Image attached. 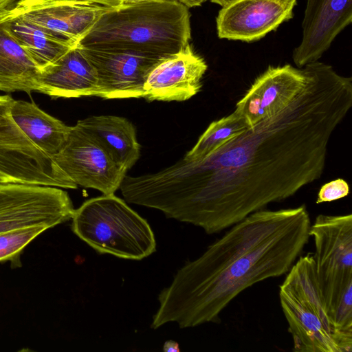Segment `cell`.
<instances>
[{
  "mask_svg": "<svg viewBox=\"0 0 352 352\" xmlns=\"http://www.w3.org/2000/svg\"><path fill=\"white\" fill-rule=\"evenodd\" d=\"M96 138L114 160L126 171L140 156V145L133 124L127 119L110 115L91 116L76 124Z\"/></svg>",
  "mask_w": 352,
  "mask_h": 352,
  "instance_id": "2e32d148",
  "label": "cell"
},
{
  "mask_svg": "<svg viewBox=\"0 0 352 352\" xmlns=\"http://www.w3.org/2000/svg\"><path fill=\"white\" fill-rule=\"evenodd\" d=\"M207 69L204 58L188 44L153 68L143 87V98L150 101L188 100L200 91Z\"/></svg>",
  "mask_w": 352,
  "mask_h": 352,
  "instance_id": "4fadbf2b",
  "label": "cell"
},
{
  "mask_svg": "<svg viewBox=\"0 0 352 352\" xmlns=\"http://www.w3.org/2000/svg\"><path fill=\"white\" fill-rule=\"evenodd\" d=\"M14 101L9 95H0V183L77 188L54 159L38 148L15 123L11 115Z\"/></svg>",
  "mask_w": 352,
  "mask_h": 352,
  "instance_id": "52a82bcc",
  "label": "cell"
},
{
  "mask_svg": "<svg viewBox=\"0 0 352 352\" xmlns=\"http://www.w3.org/2000/svg\"><path fill=\"white\" fill-rule=\"evenodd\" d=\"M351 22L352 0H307L302 41L292 53L296 67L318 61Z\"/></svg>",
  "mask_w": 352,
  "mask_h": 352,
  "instance_id": "5bb4252c",
  "label": "cell"
},
{
  "mask_svg": "<svg viewBox=\"0 0 352 352\" xmlns=\"http://www.w3.org/2000/svg\"><path fill=\"white\" fill-rule=\"evenodd\" d=\"M11 115L23 133L47 155L53 157L64 148L70 126L41 109L34 102L14 100Z\"/></svg>",
  "mask_w": 352,
  "mask_h": 352,
  "instance_id": "ac0fdd59",
  "label": "cell"
},
{
  "mask_svg": "<svg viewBox=\"0 0 352 352\" xmlns=\"http://www.w3.org/2000/svg\"><path fill=\"white\" fill-rule=\"evenodd\" d=\"M19 0H0V14L12 8Z\"/></svg>",
  "mask_w": 352,
  "mask_h": 352,
  "instance_id": "484cf974",
  "label": "cell"
},
{
  "mask_svg": "<svg viewBox=\"0 0 352 352\" xmlns=\"http://www.w3.org/2000/svg\"><path fill=\"white\" fill-rule=\"evenodd\" d=\"M11 35L25 50L41 72L77 44L7 12L0 14Z\"/></svg>",
  "mask_w": 352,
  "mask_h": 352,
  "instance_id": "e0dca14e",
  "label": "cell"
},
{
  "mask_svg": "<svg viewBox=\"0 0 352 352\" xmlns=\"http://www.w3.org/2000/svg\"><path fill=\"white\" fill-rule=\"evenodd\" d=\"M297 0H237L216 18L219 38L251 43L292 19Z\"/></svg>",
  "mask_w": 352,
  "mask_h": 352,
  "instance_id": "8fae6325",
  "label": "cell"
},
{
  "mask_svg": "<svg viewBox=\"0 0 352 352\" xmlns=\"http://www.w3.org/2000/svg\"><path fill=\"white\" fill-rule=\"evenodd\" d=\"M249 127L243 114L235 108L229 115L212 122L183 159L201 160Z\"/></svg>",
  "mask_w": 352,
  "mask_h": 352,
  "instance_id": "ffe728a7",
  "label": "cell"
},
{
  "mask_svg": "<svg viewBox=\"0 0 352 352\" xmlns=\"http://www.w3.org/2000/svg\"><path fill=\"white\" fill-rule=\"evenodd\" d=\"M163 351L165 352H179V344L174 340H167L163 346Z\"/></svg>",
  "mask_w": 352,
  "mask_h": 352,
  "instance_id": "d4e9b609",
  "label": "cell"
},
{
  "mask_svg": "<svg viewBox=\"0 0 352 352\" xmlns=\"http://www.w3.org/2000/svg\"><path fill=\"white\" fill-rule=\"evenodd\" d=\"M71 220L72 232L98 254L140 261L156 251L149 223L114 194L85 201Z\"/></svg>",
  "mask_w": 352,
  "mask_h": 352,
  "instance_id": "5b68a950",
  "label": "cell"
},
{
  "mask_svg": "<svg viewBox=\"0 0 352 352\" xmlns=\"http://www.w3.org/2000/svg\"><path fill=\"white\" fill-rule=\"evenodd\" d=\"M76 4H96L111 8H118L123 4V0H63Z\"/></svg>",
  "mask_w": 352,
  "mask_h": 352,
  "instance_id": "cb8c5ba5",
  "label": "cell"
},
{
  "mask_svg": "<svg viewBox=\"0 0 352 352\" xmlns=\"http://www.w3.org/2000/svg\"><path fill=\"white\" fill-rule=\"evenodd\" d=\"M40 74L30 56L0 19V91H37Z\"/></svg>",
  "mask_w": 352,
  "mask_h": 352,
  "instance_id": "d6986e66",
  "label": "cell"
},
{
  "mask_svg": "<svg viewBox=\"0 0 352 352\" xmlns=\"http://www.w3.org/2000/svg\"><path fill=\"white\" fill-rule=\"evenodd\" d=\"M279 287L280 306L296 352H351L337 330L318 282L314 254L300 256Z\"/></svg>",
  "mask_w": 352,
  "mask_h": 352,
  "instance_id": "277c9868",
  "label": "cell"
},
{
  "mask_svg": "<svg viewBox=\"0 0 352 352\" xmlns=\"http://www.w3.org/2000/svg\"><path fill=\"white\" fill-rule=\"evenodd\" d=\"M316 274L337 330L352 343V214H319L309 230Z\"/></svg>",
  "mask_w": 352,
  "mask_h": 352,
  "instance_id": "8992f818",
  "label": "cell"
},
{
  "mask_svg": "<svg viewBox=\"0 0 352 352\" xmlns=\"http://www.w3.org/2000/svg\"><path fill=\"white\" fill-rule=\"evenodd\" d=\"M186 6L187 8H193L201 6L208 0H176Z\"/></svg>",
  "mask_w": 352,
  "mask_h": 352,
  "instance_id": "4316f807",
  "label": "cell"
},
{
  "mask_svg": "<svg viewBox=\"0 0 352 352\" xmlns=\"http://www.w3.org/2000/svg\"><path fill=\"white\" fill-rule=\"evenodd\" d=\"M52 158L78 186L102 195L120 189L127 173L96 138L77 124L70 126L64 148Z\"/></svg>",
  "mask_w": 352,
  "mask_h": 352,
  "instance_id": "9c48e42d",
  "label": "cell"
},
{
  "mask_svg": "<svg viewBox=\"0 0 352 352\" xmlns=\"http://www.w3.org/2000/svg\"><path fill=\"white\" fill-rule=\"evenodd\" d=\"M154 0H123V4H134Z\"/></svg>",
  "mask_w": 352,
  "mask_h": 352,
  "instance_id": "f1b7e54d",
  "label": "cell"
},
{
  "mask_svg": "<svg viewBox=\"0 0 352 352\" xmlns=\"http://www.w3.org/2000/svg\"><path fill=\"white\" fill-rule=\"evenodd\" d=\"M311 225L304 204L250 214L177 270L158 295L151 327L219 322L223 310L245 289L289 272L309 241Z\"/></svg>",
  "mask_w": 352,
  "mask_h": 352,
  "instance_id": "7a4b0ae2",
  "label": "cell"
},
{
  "mask_svg": "<svg viewBox=\"0 0 352 352\" xmlns=\"http://www.w3.org/2000/svg\"><path fill=\"white\" fill-rule=\"evenodd\" d=\"M351 107V77L309 63L254 126L201 160L140 175L139 201L208 234L223 231L318 180Z\"/></svg>",
  "mask_w": 352,
  "mask_h": 352,
  "instance_id": "6da1fadb",
  "label": "cell"
},
{
  "mask_svg": "<svg viewBox=\"0 0 352 352\" xmlns=\"http://www.w3.org/2000/svg\"><path fill=\"white\" fill-rule=\"evenodd\" d=\"M74 212L61 188L0 183V233L35 226L50 229L71 220Z\"/></svg>",
  "mask_w": 352,
  "mask_h": 352,
  "instance_id": "ba28073f",
  "label": "cell"
},
{
  "mask_svg": "<svg viewBox=\"0 0 352 352\" xmlns=\"http://www.w3.org/2000/svg\"><path fill=\"white\" fill-rule=\"evenodd\" d=\"M237 0H210L211 2L218 4L221 7H225Z\"/></svg>",
  "mask_w": 352,
  "mask_h": 352,
  "instance_id": "83f0119b",
  "label": "cell"
},
{
  "mask_svg": "<svg viewBox=\"0 0 352 352\" xmlns=\"http://www.w3.org/2000/svg\"><path fill=\"white\" fill-rule=\"evenodd\" d=\"M190 38L188 8L176 0H154L110 8L78 45L163 58L181 50Z\"/></svg>",
  "mask_w": 352,
  "mask_h": 352,
  "instance_id": "3957f363",
  "label": "cell"
},
{
  "mask_svg": "<svg viewBox=\"0 0 352 352\" xmlns=\"http://www.w3.org/2000/svg\"><path fill=\"white\" fill-rule=\"evenodd\" d=\"M37 92L52 98L99 97L96 72L77 45L41 72Z\"/></svg>",
  "mask_w": 352,
  "mask_h": 352,
  "instance_id": "9a60e30c",
  "label": "cell"
},
{
  "mask_svg": "<svg viewBox=\"0 0 352 352\" xmlns=\"http://www.w3.org/2000/svg\"><path fill=\"white\" fill-rule=\"evenodd\" d=\"M349 193L348 183L338 178L322 186L318 193L316 204L336 201L346 197Z\"/></svg>",
  "mask_w": 352,
  "mask_h": 352,
  "instance_id": "603a6c76",
  "label": "cell"
},
{
  "mask_svg": "<svg viewBox=\"0 0 352 352\" xmlns=\"http://www.w3.org/2000/svg\"><path fill=\"white\" fill-rule=\"evenodd\" d=\"M78 46L96 72L99 97L104 99L143 98L146 79L162 59L131 52Z\"/></svg>",
  "mask_w": 352,
  "mask_h": 352,
  "instance_id": "30bf717a",
  "label": "cell"
},
{
  "mask_svg": "<svg viewBox=\"0 0 352 352\" xmlns=\"http://www.w3.org/2000/svg\"><path fill=\"white\" fill-rule=\"evenodd\" d=\"M235 108L243 114L250 126H254L264 114L261 110V95L252 85L237 102Z\"/></svg>",
  "mask_w": 352,
  "mask_h": 352,
  "instance_id": "7402d4cb",
  "label": "cell"
},
{
  "mask_svg": "<svg viewBox=\"0 0 352 352\" xmlns=\"http://www.w3.org/2000/svg\"><path fill=\"white\" fill-rule=\"evenodd\" d=\"M47 230L46 226H35L0 233V262L17 264L24 249Z\"/></svg>",
  "mask_w": 352,
  "mask_h": 352,
  "instance_id": "44dd1931",
  "label": "cell"
},
{
  "mask_svg": "<svg viewBox=\"0 0 352 352\" xmlns=\"http://www.w3.org/2000/svg\"><path fill=\"white\" fill-rule=\"evenodd\" d=\"M111 7L76 4L63 0H19L6 11L78 45Z\"/></svg>",
  "mask_w": 352,
  "mask_h": 352,
  "instance_id": "7c38bea8",
  "label": "cell"
}]
</instances>
